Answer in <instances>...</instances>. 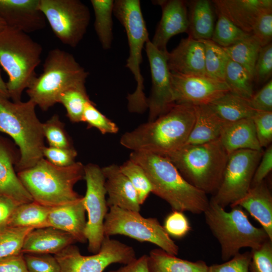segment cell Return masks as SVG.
Segmentation results:
<instances>
[{"label":"cell","instance_id":"cell-4","mask_svg":"<svg viewBox=\"0 0 272 272\" xmlns=\"http://www.w3.org/2000/svg\"><path fill=\"white\" fill-rule=\"evenodd\" d=\"M36 107L30 99L15 102L0 97V132L11 137L19 148L17 172L33 167L43 158L45 138Z\"/></svg>","mask_w":272,"mask_h":272},{"label":"cell","instance_id":"cell-42","mask_svg":"<svg viewBox=\"0 0 272 272\" xmlns=\"http://www.w3.org/2000/svg\"><path fill=\"white\" fill-rule=\"evenodd\" d=\"M250 253L249 272H272V240L268 239Z\"/></svg>","mask_w":272,"mask_h":272},{"label":"cell","instance_id":"cell-40","mask_svg":"<svg viewBox=\"0 0 272 272\" xmlns=\"http://www.w3.org/2000/svg\"><path fill=\"white\" fill-rule=\"evenodd\" d=\"M42 130L44 138L46 139L49 146L62 148L73 147L64 124L60 120L58 115L54 114L42 123Z\"/></svg>","mask_w":272,"mask_h":272},{"label":"cell","instance_id":"cell-10","mask_svg":"<svg viewBox=\"0 0 272 272\" xmlns=\"http://www.w3.org/2000/svg\"><path fill=\"white\" fill-rule=\"evenodd\" d=\"M104 222V236L122 235L138 240L153 243L166 252L177 255L178 245L155 218H145L140 212L109 208Z\"/></svg>","mask_w":272,"mask_h":272},{"label":"cell","instance_id":"cell-8","mask_svg":"<svg viewBox=\"0 0 272 272\" xmlns=\"http://www.w3.org/2000/svg\"><path fill=\"white\" fill-rule=\"evenodd\" d=\"M89 73L70 53L59 48L50 50L43 72L26 90L29 99L44 111L57 103L59 94L67 88L85 83Z\"/></svg>","mask_w":272,"mask_h":272},{"label":"cell","instance_id":"cell-21","mask_svg":"<svg viewBox=\"0 0 272 272\" xmlns=\"http://www.w3.org/2000/svg\"><path fill=\"white\" fill-rule=\"evenodd\" d=\"M19 158L12 145L0 136V193L22 204L33 200L15 172Z\"/></svg>","mask_w":272,"mask_h":272},{"label":"cell","instance_id":"cell-53","mask_svg":"<svg viewBox=\"0 0 272 272\" xmlns=\"http://www.w3.org/2000/svg\"><path fill=\"white\" fill-rule=\"evenodd\" d=\"M0 272H28L24 254L1 260Z\"/></svg>","mask_w":272,"mask_h":272},{"label":"cell","instance_id":"cell-17","mask_svg":"<svg viewBox=\"0 0 272 272\" xmlns=\"http://www.w3.org/2000/svg\"><path fill=\"white\" fill-rule=\"evenodd\" d=\"M153 3L161 7L162 16L151 41L158 49L167 52V44L171 37L181 33H187V2L183 0H159Z\"/></svg>","mask_w":272,"mask_h":272},{"label":"cell","instance_id":"cell-52","mask_svg":"<svg viewBox=\"0 0 272 272\" xmlns=\"http://www.w3.org/2000/svg\"><path fill=\"white\" fill-rule=\"evenodd\" d=\"M20 204L15 199L0 193V232L8 227L12 214Z\"/></svg>","mask_w":272,"mask_h":272},{"label":"cell","instance_id":"cell-34","mask_svg":"<svg viewBox=\"0 0 272 272\" xmlns=\"http://www.w3.org/2000/svg\"><path fill=\"white\" fill-rule=\"evenodd\" d=\"M85 84L71 87L61 92L57 98V103L64 106L67 117L73 123L82 122L85 106L91 101Z\"/></svg>","mask_w":272,"mask_h":272},{"label":"cell","instance_id":"cell-54","mask_svg":"<svg viewBox=\"0 0 272 272\" xmlns=\"http://www.w3.org/2000/svg\"><path fill=\"white\" fill-rule=\"evenodd\" d=\"M147 257L148 255H143L123 266L109 272H149Z\"/></svg>","mask_w":272,"mask_h":272},{"label":"cell","instance_id":"cell-11","mask_svg":"<svg viewBox=\"0 0 272 272\" xmlns=\"http://www.w3.org/2000/svg\"><path fill=\"white\" fill-rule=\"evenodd\" d=\"M39 7L55 36L62 43L76 47L90 23L89 8L80 0H39Z\"/></svg>","mask_w":272,"mask_h":272},{"label":"cell","instance_id":"cell-1","mask_svg":"<svg viewBox=\"0 0 272 272\" xmlns=\"http://www.w3.org/2000/svg\"><path fill=\"white\" fill-rule=\"evenodd\" d=\"M195 119V106L175 103L154 120L125 132L120 144L132 151L164 156L186 143Z\"/></svg>","mask_w":272,"mask_h":272},{"label":"cell","instance_id":"cell-9","mask_svg":"<svg viewBox=\"0 0 272 272\" xmlns=\"http://www.w3.org/2000/svg\"><path fill=\"white\" fill-rule=\"evenodd\" d=\"M113 14L126 32L129 56L125 66L130 71L137 83L135 91L127 96V108L130 112L142 113L148 109V104L141 64L142 50L149 38L141 2L139 0L114 1Z\"/></svg>","mask_w":272,"mask_h":272},{"label":"cell","instance_id":"cell-25","mask_svg":"<svg viewBox=\"0 0 272 272\" xmlns=\"http://www.w3.org/2000/svg\"><path fill=\"white\" fill-rule=\"evenodd\" d=\"M236 206L245 209L272 240V196L264 181L251 186L246 195L230 207Z\"/></svg>","mask_w":272,"mask_h":272},{"label":"cell","instance_id":"cell-41","mask_svg":"<svg viewBox=\"0 0 272 272\" xmlns=\"http://www.w3.org/2000/svg\"><path fill=\"white\" fill-rule=\"evenodd\" d=\"M82 122L86 123L88 128H97L103 134L116 133L119 130L116 124L102 114L92 101L85 106Z\"/></svg>","mask_w":272,"mask_h":272},{"label":"cell","instance_id":"cell-43","mask_svg":"<svg viewBox=\"0 0 272 272\" xmlns=\"http://www.w3.org/2000/svg\"><path fill=\"white\" fill-rule=\"evenodd\" d=\"M28 272H61L58 262L49 254H24Z\"/></svg>","mask_w":272,"mask_h":272},{"label":"cell","instance_id":"cell-38","mask_svg":"<svg viewBox=\"0 0 272 272\" xmlns=\"http://www.w3.org/2000/svg\"><path fill=\"white\" fill-rule=\"evenodd\" d=\"M216 13L218 20L211 40L223 48L229 47L251 34L242 30L222 14Z\"/></svg>","mask_w":272,"mask_h":272},{"label":"cell","instance_id":"cell-50","mask_svg":"<svg viewBox=\"0 0 272 272\" xmlns=\"http://www.w3.org/2000/svg\"><path fill=\"white\" fill-rule=\"evenodd\" d=\"M251 108L255 111H272V80L248 99Z\"/></svg>","mask_w":272,"mask_h":272},{"label":"cell","instance_id":"cell-20","mask_svg":"<svg viewBox=\"0 0 272 272\" xmlns=\"http://www.w3.org/2000/svg\"><path fill=\"white\" fill-rule=\"evenodd\" d=\"M212 2L216 12L249 34L258 17L265 11L272 10L271 0H214Z\"/></svg>","mask_w":272,"mask_h":272},{"label":"cell","instance_id":"cell-32","mask_svg":"<svg viewBox=\"0 0 272 272\" xmlns=\"http://www.w3.org/2000/svg\"><path fill=\"white\" fill-rule=\"evenodd\" d=\"M114 1L91 0L95 21L94 26L102 48L110 49L113 40V19Z\"/></svg>","mask_w":272,"mask_h":272},{"label":"cell","instance_id":"cell-22","mask_svg":"<svg viewBox=\"0 0 272 272\" xmlns=\"http://www.w3.org/2000/svg\"><path fill=\"white\" fill-rule=\"evenodd\" d=\"M105 177V187L108 195V207L140 212L141 205L132 184L120 171L119 166L112 164L102 168Z\"/></svg>","mask_w":272,"mask_h":272},{"label":"cell","instance_id":"cell-28","mask_svg":"<svg viewBox=\"0 0 272 272\" xmlns=\"http://www.w3.org/2000/svg\"><path fill=\"white\" fill-rule=\"evenodd\" d=\"M195 121L185 144H200L219 139L227 122L209 105L195 106Z\"/></svg>","mask_w":272,"mask_h":272},{"label":"cell","instance_id":"cell-31","mask_svg":"<svg viewBox=\"0 0 272 272\" xmlns=\"http://www.w3.org/2000/svg\"><path fill=\"white\" fill-rule=\"evenodd\" d=\"M49 208L35 201L20 204L12 214L8 226L38 229L49 227Z\"/></svg>","mask_w":272,"mask_h":272},{"label":"cell","instance_id":"cell-18","mask_svg":"<svg viewBox=\"0 0 272 272\" xmlns=\"http://www.w3.org/2000/svg\"><path fill=\"white\" fill-rule=\"evenodd\" d=\"M39 0H0V18L7 26L26 33L46 26V19L39 7Z\"/></svg>","mask_w":272,"mask_h":272},{"label":"cell","instance_id":"cell-3","mask_svg":"<svg viewBox=\"0 0 272 272\" xmlns=\"http://www.w3.org/2000/svg\"><path fill=\"white\" fill-rule=\"evenodd\" d=\"M17 175L33 200L44 206H62L82 197L74 190L75 185L84 177V165L80 162L59 167L43 158Z\"/></svg>","mask_w":272,"mask_h":272},{"label":"cell","instance_id":"cell-37","mask_svg":"<svg viewBox=\"0 0 272 272\" xmlns=\"http://www.w3.org/2000/svg\"><path fill=\"white\" fill-rule=\"evenodd\" d=\"M30 227L8 226L0 232V261L20 255Z\"/></svg>","mask_w":272,"mask_h":272},{"label":"cell","instance_id":"cell-16","mask_svg":"<svg viewBox=\"0 0 272 272\" xmlns=\"http://www.w3.org/2000/svg\"><path fill=\"white\" fill-rule=\"evenodd\" d=\"M175 103L194 106L208 105L230 92L225 82L206 76H186L171 72Z\"/></svg>","mask_w":272,"mask_h":272},{"label":"cell","instance_id":"cell-48","mask_svg":"<svg viewBox=\"0 0 272 272\" xmlns=\"http://www.w3.org/2000/svg\"><path fill=\"white\" fill-rule=\"evenodd\" d=\"M250 259V251L239 252L223 263L209 266L208 272H249Z\"/></svg>","mask_w":272,"mask_h":272},{"label":"cell","instance_id":"cell-27","mask_svg":"<svg viewBox=\"0 0 272 272\" xmlns=\"http://www.w3.org/2000/svg\"><path fill=\"white\" fill-rule=\"evenodd\" d=\"M188 36L197 40H211L215 26V9L212 1L187 2Z\"/></svg>","mask_w":272,"mask_h":272},{"label":"cell","instance_id":"cell-24","mask_svg":"<svg viewBox=\"0 0 272 272\" xmlns=\"http://www.w3.org/2000/svg\"><path fill=\"white\" fill-rule=\"evenodd\" d=\"M75 242L71 235L52 227L34 229L27 235L22 252L55 254Z\"/></svg>","mask_w":272,"mask_h":272},{"label":"cell","instance_id":"cell-47","mask_svg":"<svg viewBox=\"0 0 272 272\" xmlns=\"http://www.w3.org/2000/svg\"><path fill=\"white\" fill-rule=\"evenodd\" d=\"M77 154L74 147L62 148L45 146L43 151V158L59 167H66L75 163Z\"/></svg>","mask_w":272,"mask_h":272},{"label":"cell","instance_id":"cell-36","mask_svg":"<svg viewBox=\"0 0 272 272\" xmlns=\"http://www.w3.org/2000/svg\"><path fill=\"white\" fill-rule=\"evenodd\" d=\"M201 41L205 45L206 76L219 81L225 82L226 69L229 57L224 49L211 40Z\"/></svg>","mask_w":272,"mask_h":272},{"label":"cell","instance_id":"cell-49","mask_svg":"<svg viewBox=\"0 0 272 272\" xmlns=\"http://www.w3.org/2000/svg\"><path fill=\"white\" fill-rule=\"evenodd\" d=\"M251 34L261 47L271 43L272 10L265 11L258 17L252 27Z\"/></svg>","mask_w":272,"mask_h":272},{"label":"cell","instance_id":"cell-56","mask_svg":"<svg viewBox=\"0 0 272 272\" xmlns=\"http://www.w3.org/2000/svg\"><path fill=\"white\" fill-rule=\"evenodd\" d=\"M7 27V25L4 20L0 18V31L3 30Z\"/></svg>","mask_w":272,"mask_h":272},{"label":"cell","instance_id":"cell-29","mask_svg":"<svg viewBox=\"0 0 272 272\" xmlns=\"http://www.w3.org/2000/svg\"><path fill=\"white\" fill-rule=\"evenodd\" d=\"M147 265L149 272H208L209 269L203 260L183 259L160 248L151 250L147 257Z\"/></svg>","mask_w":272,"mask_h":272},{"label":"cell","instance_id":"cell-44","mask_svg":"<svg viewBox=\"0 0 272 272\" xmlns=\"http://www.w3.org/2000/svg\"><path fill=\"white\" fill-rule=\"evenodd\" d=\"M251 118L260 147L267 148L272 141V111H255Z\"/></svg>","mask_w":272,"mask_h":272},{"label":"cell","instance_id":"cell-7","mask_svg":"<svg viewBox=\"0 0 272 272\" xmlns=\"http://www.w3.org/2000/svg\"><path fill=\"white\" fill-rule=\"evenodd\" d=\"M231 208L227 212L210 200L203 213L207 225L220 244L221 258L224 261L239 253L241 248H257L269 239L262 228L253 226L240 206Z\"/></svg>","mask_w":272,"mask_h":272},{"label":"cell","instance_id":"cell-26","mask_svg":"<svg viewBox=\"0 0 272 272\" xmlns=\"http://www.w3.org/2000/svg\"><path fill=\"white\" fill-rule=\"evenodd\" d=\"M219 139L229 154L239 150L262 151L251 117L227 122Z\"/></svg>","mask_w":272,"mask_h":272},{"label":"cell","instance_id":"cell-51","mask_svg":"<svg viewBox=\"0 0 272 272\" xmlns=\"http://www.w3.org/2000/svg\"><path fill=\"white\" fill-rule=\"evenodd\" d=\"M272 170V146L271 144L263 152L262 157L255 169L251 186L260 183Z\"/></svg>","mask_w":272,"mask_h":272},{"label":"cell","instance_id":"cell-30","mask_svg":"<svg viewBox=\"0 0 272 272\" xmlns=\"http://www.w3.org/2000/svg\"><path fill=\"white\" fill-rule=\"evenodd\" d=\"M224 121L232 122L251 117L255 112L248 99L228 92L208 104Z\"/></svg>","mask_w":272,"mask_h":272},{"label":"cell","instance_id":"cell-45","mask_svg":"<svg viewBox=\"0 0 272 272\" xmlns=\"http://www.w3.org/2000/svg\"><path fill=\"white\" fill-rule=\"evenodd\" d=\"M170 236L181 238L191 230L189 221L183 212L173 210L166 218L163 226Z\"/></svg>","mask_w":272,"mask_h":272},{"label":"cell","instance_id":"cell-6","mask_svg":"<svg viewBox=\"0 0 272 272\" xmlns=\"http://www.w3.org/2000/svg\"><path fill=\"white\" fill-rule=\"evenodd\" d=\"M42 51L39 43L19 29L7 26L0 31V65L8 75L12 101H21L23 92L36 76Z\"/></svg>","mask_w":272,"mask_h":272},{"label":"cell","instance_id":"cell-2","mask_svg":"<svg viewBox=\"0 0 272 272\" xmlns=\"http://www.w3.org/2000/svg\"><path fill=\"white\" fill-rule=\"evenodd\" d=\"M129 159L144 170L152 193L166 201L173 210L200 214L208 207L207 194L188 183L165 156L132 151Z\"/></svg>","mask_w":272,"mask_h":272},{"label":"cell","instance_id":"cell-46","mask_svg":"<svg viewBox=\"0 0 272 272\" xmlns=\"http://www.w3.org/2000/svg\"><path fill=\"white\" fill-rule=\"evenodd\" d=\"M272 75V44L261 47L255 65L254 80L263 83L268 81Z\"/></svg>","mask_w":272,"mask_h":272},{"label":"cell","instance_id":"cell-33","mask_svg":"<svg viewBox=\"0 0 272 272\" xmlns=\"http://www.w3.org/2000/svg\"><path fill=\"white\" fill-rule=\"evenodd\" d=\"M261 47L251 34L237 43L223 48L231 60L243 66L254 78L255 65Z\"/></svg>","mask_w":272,"mask_h":272},{"label":"cell","instance_id":"cell-19","mask_svg":"<svg viewBox=\"0 0 272 272\" xmlns=\"http://www.w3.org/2000/svg\"><path fill=\"white\" fill-rule=\"evenodd\" d=\"M167 58L171 73L186 76H206L205 45L200 40L189 36L181 39L175 48L168 52Z\"/></svg>","mask_w":272,"mask_h":272},{"label":"cell","instance_id":"cell-12","mask_svg":"<svg viewBox=\"0 0 272 272\" xmlns=\"http://www.w3.org/2000/svg\"><path fill=\"white\" fill-rule=\"evenodd\" d=\"M54 256L61 272H103L111 264H126L137 258L131 246L108 236H104L99 251L92 255H82L72 244Z\"/></svg>","mask_w":272,"mask_h":272},{"label":"cell","instance_id":"cell-39","mask_svg":"<svg viewBox=\"0 0 272 272\" xmlns=\"http://www.w3.org/2000/svg\"><path fill=\"white\" fill-rule=\"evenodd\" d=\"M119 168L135 190L139 203L143 205L152 192L151 184L144 170L140 165L129 158L119 166Z\"/></svg>","mask_w":272,"mask_h":272},{"label":"cell","instance_id":"cell-14","mask_svg":"<svg viewBox=\"0 0 272 272\" xmlns=\"http://www.w3.org/2000/svg\"><path fill=\"white\" fill-rule=\"evenodd\" d=\"M84 179L86 183V191L83 203L88 214L85 235L89 251L94 254L99 251L104 237V222L108 213L102 168L93 163L84 165Z\"/></svg>","mask_w":272,"mask_h":272},{"label":"cell","instance_id":"cell-13","mask_svg":"<svg viewBox=\"0 0 272 272\" xmlns=\"http://www.w3.org/2000/svg\"><path fill=\"white\" fill-rule=\"evenodd\" d=\"M263 152L245 149L230 153L221 183L211 200L225 209L242 198L251 187Z\"/></svg>","mask_w":272,"mask_h":272},{"label":"cell","instance_id":"cell-55","mask_svg":"<svg viewBox=\"0 0 272 272\" xmlns=\"http://www.w3.org/2000/svg\"><path fill=\"white\" fill-rule=\"evenodd\" d=\"M0 97L9 99L10 96L8 92L6 83L3 80L0 72Z\"/></svg>","mask_w":272,"mask_h":272},{"label":"cell","instance_id":"cell-35","mask_svg":"<svg viewBox=\"0 0 272 272\" xmlns=\"http://www.w3.org/2000/svg\"><path fill=\"white\" fill-rule=\"evenodd\" d=\"M254 78L243 66L229 59L225 74V82L230 92L246 99L254 94Z\"/></svg>","mask_w":272,"mask_h":272},{"label":"cell","instance_id":"cell-15","mask_svg":"<svg viewBox=\"0 0 272 272\" xmlns=\"http://www.w3.org/2000/svg\"><path fill=\"white\" fill-rule=\"evenodd\" d=\"M145 46L152 79L151 94L147 98L148 121H152L165 113L175 103L167 61L168 52L158 49L150 39Z\"/></svg>","mask_w":272,"mask_h":272},{"label":"cell","instance_id":"cell-5","mask_svg":"<svg viewBox=\"0 0 272 272\" xmlns=\"http://www.w3.org/2000/svg\"><path fill=\"white\" fill-rule=\"evenodd\" d=\"M229 153L220 139L200 144H185L166 157L190 184L215 194L221 183Z\"/></svg>","mask_w":272,"mask_h":272},{"label":"cell","instance_id":"cell-23","mask_svg":"<svg viewBox=\"0 0 272 272\" xmlns=\"http://www.w3.org/2000/svg\"><path fill=\"white\" fill-rule=\"evenodd\" d=\"M85 213L83 196L69 203L49 208V227L69 233L77 242L85 243L87 241L85 235L87 222Z\"/></svg>","mask_w":272,"mask_h":272}]
</instances>
